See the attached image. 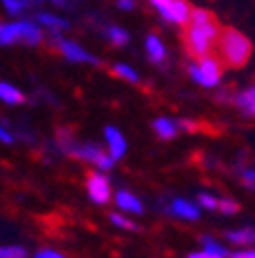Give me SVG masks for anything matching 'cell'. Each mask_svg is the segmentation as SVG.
Instances as JSON below:
<instances>
[{"label": "cell", "mask_w": 255, "mask_h": 258, "mask_svg": "<svg viewBox=\"0 0 255 258\" xmlns=\"http://www.w3.org/2000/svg\"><path fill=\"white\" fill-rule=\"evenodd\" d=\"M218 35H220V24L213 19V14L204 10V7H192L190 19L185 24V35H183L188 54L192 56L211 54L215 49Z\"/></svg>", "instance_id": "obj_1"}, {"label": "cell", "mask_w": 255, "mask_h": 258, "mask_svg": "<svg viewBox=\"0 0 255 258\" xmlns=\"http://www.w3.org/2000/svg\"><path fill=\"white\" fill-rule=\"evenodd\" d=\"M215 47H218V54H220L218 59L222 61V66L229 68H243L253 54L250 38L243 35L241 31H236V28H220Z\"/></svg>", "instance_id": "obj_2"}, {"label": "cell", "mask_w": 255, "mask_h": 258, "mask_svg": "<svg viewBox=\"0 0 255 258\" xmlns=\"http://www.w3.org/2000/svg\"><path fill=\"white\" fill-rule=\"evenodd\" d=\"M45 40V31H42L33 19H12V21H0V45H17L24 42L28 47H38Z\"/></svg>", "instance_id": "obj_3"}, {"label": "cell", "mask_w": 255, "mask_h": 258, "mask_svg": "<svg viewBox=\"0 0 255 258\" xmlns=\"http://www.w3.org/2000/svg\"><path fill=\"white\" fill-rule=\"evenodd\" d=\"M188 73L192 78V82H197L204 89H215L222 82V73L225 66L215 54H204V56H195L188 63Z\"/></svg>", "instance_id": "obj_4"}, {"label": "cell", "mask_w": 255, "mask_h": 258, "mask_svg": "<svg viewBox=\"0 0 255 258\" xmlns=\"http://www.w3.org/2000/svg\"><path fill=\"white\" fill-rule=\"evenodd\" d=\"M49 45H52L56 52H59L66 61L70 63H84V66H101V59L96 54H92L84 45H80L77 40H73V38H66V35L61 33H54L52 38H49Z\"/></svg>", "instance_id": "obj_5"}, {"label": "cell", "mask_w": 255, "mask_h": 258, "mask_svg": "<svg viewBox=\"0 0 255 258\" xmlns=\"http://www.w3.org/2000/svg\"><path fill=\"white\" fill-rule=\"evenodd\" d=\"M68 155L75 157V160H82V162L92 164L96 171H110L115 167V160L108 155V150L101 148L99 143H92V141H75L68 150Z\"/></svg>", "instance_id": "obj_6"}, {"label": "cell", "mask_w": 255, "mask_h": 258, "mask_svg": "<svg viewBox=\"0 0 255 258\" xmlns=\"http://www.w3.org/2000/svg\"><path fill=\"white\" fill-rule=\"evenodd\" d=\"M148 3L171 26H185L190 19V12H192V5L188 0H148Z\"/></svg>", "instance_id": "obj_7"}, {"label": "cell", "mask_w": 255, "mask_h": 258, "mask_svg": "<svg viewBox=\"0 0 255 258\" xmlns=\"http://www.w3.org/2000/svg\"><path fill=\"white\" fill-rule=\"evenodd\" d=\"M84 190H87V197L96 207H103L113 200V183L108 178L106 171H89L87 178H84Z\"/></svg>", "instance_id": "obj_8"}, {"label": "cell", "mask_w": 255, "mask_h": 258, "mask_svg": "<svg viewBox=\"0 0 255 258\" xmlns=\"http://www.w3.org/2000/svg\"><path fill=\"white\" fill-rule=\"evenodd\" d=\"M164 214L171 218H178V221H185V223H195L202 218V209L197 207V202L188 200V197H168L166 204H161Z\"/></svg>", "instance_id": "obj_9"}, {"label": "cell", "mask_w": 255, "mask_h": 258, "mask_svg": "<svg viewBox=\"0 0 255 258\" xmlns=\"http://www.w3.org/2000/svg\"><path fill=\"white\" fill-rule=\"evenodd\" d=\"M113 202L117 204V211L127 214V216H143L145 214V204L136 192L120 188L117 192H113Z\"/></svg>", "instance_id": "obj_10"}, {"label": "cell", "mask_w": 255, "mask_h": 258, "mask_svg": "<svg viewBox=\"0 0 255 258\" xmlns=\"http://www.w3.org/2000/svg\"><path fill=\"white\" fill-rule=\"evenodd\" d=\"M103 141H106L108 155L113 157L115 162H117V160H122V157L127 155V148H129L127 136L122 134V129H117L115 124H108V127L103 129Z\"/></svg>", "instance_id": "obj_11"}, {"label": "cell", "mask_w": 255, "mask_h": 258, "mask_svg": "<svg viewBox=\"0 0 255 258\" xmlns=\"http://www.w3.org/2000/svg\"><path fill=\"white\" fill-rule=\"evenodd\" d=\"M33 21L42 28V31H49V35L63 33V31L70 28V21L63 19V17H59V14H54V12H38L33 17Z\"/></svg>", "instance_id": "obj_12"}, {"label": "cell", "mask_w": 255, "mask_h": 258, "mask_svg": "<svg viewBox=\"0 0 255 258\" xmlns=\"http://www.w3.org/2000/svg\"><path fill=\"white\" fill-rule=\"evenodd\" d=\"M145 54H148V59L154 63V66H161V63L168 59L166 45H164V40H161L157 33L145 35Z\"/></svg>", "instance_id": "obj_13"}, {"label": "cell", "mask_w": 255, "mask_h": 258, "mask_svg": "<svg viewBox=\"0 0 255 258\" xmlns=\"http://www.w3.org/2000/svg\"><path fill=\"white\" fill-rule=\"evenodd\" d=\"M232 103L236 106V110L246 117H253L255 115V87H246V89H239L232 99Z\"/></svg>", "instance_id": "obj_14"}, {"label": "cell", "mask_w": 255, "mask_h": 258, "mask_svg": "<svg viewBox=\"0 0 255 258\" xmlns=\"http://www.w3.org/2000/svg\"><path fill=\"white\" fill-rule=\"evenodd\" d=\"M0 101L5 106H21V103H26V92L12 82L0 80Z\"/></svg>", "instance_id": "obj_15"}, {"label": "cell", "mask_w": 255, "mask_h": 258, "mask_svg": "<svg viewBox=\"0 0 255 258\" xmlns=\"http://www.w3.org/2000/svg\"><path fill=\"white\" fill-rule=\"evenodd\" d=\"M152 129H154V134L159 136L161 141H171V139H176L178 136V122H176L174 117H168V115H159V117H154L152 120Z\"/></svg>", "instance_id": "obj_16"}, {"label": "cell", "mask_w": 255, "mask_h": 258, "mask_svg": "<svg viewBox=\"0 0 255 258\" xmlns=\"http://www.w3.org/2000/svg\"><path fill=\"white\" fill-rule=\"evenodd\" d=\"M225 242L234 246H253L255 242V230L253 225H243V228H232L225 232Z\"/></svg>", "instance_id": "obj_17"}, {"label": "cell", "mask_w": 255, "mask_h": 258, "mask_svg": "<svg viewBox=\"0 0 255 258\" xmlns=\"http://www.w3.org/2000/svg\"><path fill=\"white\" fill-rule=\"evenodd\" d=\"M103 35L108 38V42H110L113 47H127L129 40H131V33H129L124 26H120V24H108V26H103Z\"/></svg>", "instance_id": "obj_18"}, {"label": "cell", "mask_w": 255, "mask_h": 258, "mask_svg": "<svg viewBox=\"0 0 255 258\" xmlns=\"http://www.w3.org/2000/svg\"><path fill=\"white\" fill-rule=\"evenodd\" d=\"M113 75H117L120 80H124V82H131V85H138L141 82V75L136 73V68L134 66H129V63H124V61H117V63H113Z\"/></svg>", "instance_id": "obj_19"}, {"label": "cell", "mask_w": 255, "mask_h": 258, "mask_svg": "<svg viewBox=\"0 0 255 258\" xmlns=\"http://www.w3.org/2000/svg\"><path fill=\"white\" fill-rule=\"evenodd\" d=\"M202 249L206 253H211V256L215 258H227L229 256V249L222 242H218L215 237H211V235H204L202 237Z\"/></svg>", "instance_id": "obj_20"}, {"label": "cell", "mask_w": 255, "mask_h": 258, "mask_svg": "<svg viewBox=\"0 0 255 258\" xmlns=\"http://www.w3.org/2000/svg\"><path fill=\"white\" fill-rule=\"evenodd\" d=\"M110 223L115 225V228H120V230H138V223H136V221H131V218L127 216V214H122V211H113V214H110Z\"/></svg>", "instance_id": "obj_21"}, {"label": "cell", "mask_w": 255, "mask_h": 258, "mask_svg": "<svg viewBox=\"0 0 255 258\" xmlns=\"http://www.w3.org/2000/svg\"><path fill=\"white\" fill-rule=\"evenodd\" d=\"M197 207L199 209H206V211H215V207H218V195H213V192L208 190H199L197 192Z\"/></svg>", "instance_id": "obj_22"}, {"label": "cell", "mask_w": 255, "mask_h": 258, "mask_svg": "<svg viewBox=\"0 0 255 258\" xmlns=\"http://www.w3.org/2000/svg\"><path fill=\"white\" fill-rule=\"evenodd\" d=\"M0 3H3V7H5V12L10 17H21L26 10H31L26 0H0Z\"/></svg>", "instance_id": "obj_23"}, {"label": "cell", "mask_w": 255, "mask_h": 258, "mask_svg": "<svg viewBox=\"0 0 255 258\" xmlns=\"http://www.w3.org/2000/svg\"><path fill=\"white\" fill-rule=\"evenodd\" d=\"M239 202L236 200H232V197H218V207H215V211H220V214H225V216H234V214H239Z\"/></svg>", "instance_id": "obj_24"}, {"label": "cell", "mask_w": 255, "mask_h": 258, "mask_svg": "<svg viewBox=\"0 0 255 258\" xmlns=\"http://www.w3.org/2000/svg\"><path fill=\"white\" fill-rule=\"evenodd\" d=\"M26 256H28L26 246H19V244L0 246V258H26Z\"/></svg>", "instance_id": "obj_25"}, {"label": "cell", "mask_w": 255, "mask_h": 258, "mask_svg": "<svg viewBox=\"0 0 255 258\" xmlns=\"http://www.w3.org/2000/svg\"><path fill=\"white\" fill-rule=\"evenodd\" d=\"M33 258H68L66 253H61L59 249H52V246H42L33 253Z\"/></svg>", "instance_id": "obj_26"}, {"label": "cell", "mask_w": 255, "mask_h": 258, "mask_svg": "<svg viewBox=\"0 0 255 258\" xmlns=\"http://www.w3.org/2000/svg\"><path fill=\"white\" fill-rule=\"evenodd\" d=\"M241 181H243V185L248 188V190H253L255 188V169L253 167H241Z\"/></svg>", "instance_id": "obj_27"}, {"label": "cell", "mask_w": 255, "mask_h": 258, "mask_svg": "<svg viewBox=\"0 0 255 258\" xmlns=\"http://www.w3.org/2000/svg\"><path fill=\"white\" fill-rule=\"evenodd\" d=\"M227 258H255V249L253 246H239L234 251H229Z\"/></svg>", "instance_id": "obj_28"}, {"label": "cell", "mask_w": 255, "mask_h": 258, "mask_svg": "<svg viewBox=\"0 0 255 258\" xmlns=\"http://www.w3.org/2000/svg\"><path fill=\"white\" fill-rule=\"evenodd\" d=\"M17 141V136L12 134V129H7L5 124L0 122V143H5V146H12Z\"/></svg>", "instance_id": "obj_29"}, {"label": "cell", "mask_w": 255, "mask_h": 258, "mask_svg": "<svg viewBox=\"0 0 255 258\" xmlns=\"http://www.w3.org/2000/svg\"><path fill=\"white\" fill-rule=\"evenodd\" d=\"M136 3H138V0H115L117 10H122V12H134V10H136Z\"/></svg>", "instance_id": "obj_30"}, {"label": "cell", "mask_w": 255, "mask_h": 258, "mask_svg": "<svg viewBox=\"0 0 255 258\" xmlns=\"http://www.w3.org/2000/svg\"><path fill=\"white\" fill-rule=\"evenodd\" d=\"M176 122H178V129H183V132H197L195 120H185V117H183V120H176Z\"/></svg>", "instance_id": "obj_31"}, {"label": "cell", "mask_w": 255, "mask_h": 258, "mask_svg": "<svg viewBox=\"0 0 255 258\" xmlns=\"http://www.w3.org/2000/svg\"><path fill=\"white\" fill-rule=\"evenodd\" d=\"M188 258H215V256H211V253H206L204 249H199V251H192V253H188Z\"/></svg>", "instance_id": "obj_32"}, {"label": "cell", "mask_w": 255, "mask_h": 258, "mask_svg": "<svg viewBox=\"0 0 255 258\" xmlns=\"http://www.w3.org/2000/svg\"><path fill=\"white\" fill-rule=\"evenodd\" d=\"M26 3H28L31 7H33V5H40V3H45V0H26Z\"/></svg>", "instance_id": "obj_33"}]
</instances>
